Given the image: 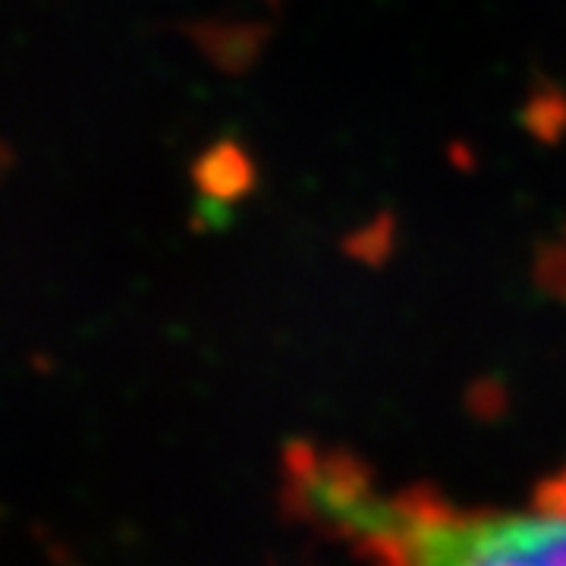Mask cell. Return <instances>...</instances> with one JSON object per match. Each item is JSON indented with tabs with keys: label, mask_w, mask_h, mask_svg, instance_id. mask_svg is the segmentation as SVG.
<instances>
[{
	"label": "cell",
	"mask_w": 566,
	"mask_h": 566,
	"mask_svg": "<svg viewBox=\"0 0 566 566\" xmlns=\"http://www.w3.org/2000/svg\"><path fill=\"white\" fill-rule=\"evenodd\" d=\"M286 485L296 516L368 566H566V475L516 510L460 506L431 488L381 494L353 457L296 447Z\"/></svg>",
	"instance_id": "1"
}]
</instances>
